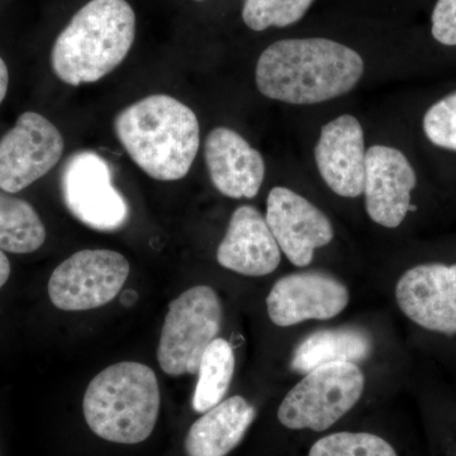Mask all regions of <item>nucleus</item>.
<instances>
[{"label":"nucleus","mask_w":456,"mask_h":456,"mask_svg":"<svg viewBox=\"0 0 456 456\" xmlns=\"http://www.w3.org/2000/svg\"><path fill=\"white\" fill-rule=\"evenodd\" d=\"M431 20L435 40L445 46H456V0H437Z\"/></svg>","instance_id":"nucleus-24"},{"label":"nucleus","mask_w":456,"mask_h":456,"mask_svg":"<svg viewBox=\"0 0 456 456\" xmlns=\"http://www.w3.org/2000/svg\"><path fill=\"white\" fill-rule=\"evenodd\" d=\"M404 316L439 334H456V264H421L407 270L395 285Z\"/></svg>","instance_id":"nucleus-11"},{"label":"nucleus","mask_w":456,"mask_h":456,"mask_svg":"<svg viewBox=\"0 0 456 456\" xmlns=\"http://www.w3.org/2000/svg\"><path fill=\"white\" fill-rule=\"evenodd\" d=\"M9 74L4 60L0 57V104L4 101L8 92Z\"/></svg>","instance_id":"nucleus-25"},{"label":"nucleus","mask_w":456,"mask_h":456,"mask_svg":"<svg viewBox=\"0 0 456 456\" xmlns=\"http://www.w3.org/2000/svg\"><path fill=\"white\" fill-rule=\"evenodd\" d=\"M61 132L36 112L20 114L0 140V191L18 193L56 167L64 152Z\"/></svg>","instance_id":"nucleus-9"},{"label":"nucleus","mask_w":456,"mask_h":456,"mask_svg":"<svg viewBox=\"0 0 456 456\" xmlns=\"http://www.w3.org/2000/svg\"><path fill=\"white\" fill-rule=\"evenodd\" d=\"M197 2H202V0H197Z\"/></svg>","instance_id":"nucleus-27"},{"label":"nucleus","mask_w":456,"mask_h":456,"mask_svg":"<svg viewBox=\"0 0 456 456\" xmlns=\"http://www.w3.org/2000/svg\"><path fill=\"white\" fill-rule=\"evenodd\" d=\"M46 241V228L31 204L0 191V250L29 254Z\"/></svg>","instance_id":"nucleus-19"},{"label":"nucleus","mask_w":456,"mask_h":456,"mask_svg":"<svg viewBox=\"0 0 456 456\" xmlns=\"http://www.w3.org/2000/svg\"><path fill=\"white\" fill-rule=\"evenodd\" d=\"M221 266L246 277H265L278 269L281 250L265 217L253 206L233 212L217 250Z\"/></svg>","instance_id":"nucleus-16"},{"label":"nucleus","mask_w":456,"mask_h":456,"mask_svg":"<svg viewBox=\"0 0 456 456\" xmlns=\"http://www.w3.org/2000/svg\"><path fill=\"white\" fill-rule=\"evenodd\" d=\"M130 275V263L112 250H83L60 264L49 281V296L62 311H89L112 302Z\"/></svg>","instance_id":"nucleus-8"},{"label":"nucleus","mask_w":456,"mask_h":456,"mask_svg":"<svg viewBox=\"0 0 456 456\" xmlns=\"http://www.w3.org/2000/svg\"><path fill=\"white\" fill-rule=\"evenodd\" d=\"M235 373V354L230 342L215 338L204 351L198 369L193 410L204 413L221 403Z\"/></svg>","instance_id":"nucleus-20"},{"label":"nucleus","mask_w":456,"mask_h":456,"mask_svg":"<svg viewBox=\"0 0 456 456\" xmlns=\"http://www.w3.org/2000/svg\"><path fill=\"white\" fill-rule=\"evenodd\" d=\"M256 411L241 395L222 401L204 412L189 428L184 441L187 456H227L244 439Z\"/></svg>","instance_id":"nucleus-17"},{"label":"nucleus","mask_w":456,"mask_h":456,"mask_svg":"<svg viewBox=\"0 0 456 456\" xmlns=\"http://www.w3.org/2000/svg\"><path fill=\"white\" fill-rule=\"evenodd\" d=\"M134 36L136 16L126 0H92L56 38L53 71L69 86L98 82L122 64Z\"/></svg>","instance_id":"nucleus-3"},{"label":"nucleus","mask_w":456,"mask_h":456,"mask_svg":"<svg viewBox=\"0 0 456 456\" xmlns=\"http://www.w3.org/2000/svg\"><path fill=\"white\" fill-rule=\"evenodd\" d=\"M62 198L77 220L93 230L113 232L127 224L130 207L113 185L112 169L94 151H77L61 171Z\"/></svg>","instance_id":"nucleus-7"},{"label":"nucleus","mask_w":456,"mask_h":456,"mask_svg":"<svg viewBox=\"0 0 456 456\" xmlns=\"http://www.w3.org/2000/svg\"><path fill=\"white\" fill-rule=\"evenodd\" d=\"M364 388V374L354 362L322 365L285 395L278 419L290 430L325 431L356 406Z\"/></svg>","instance_id":"nucleus-6"},{"label":"nucleus","mask_w":456,"mask_h":456,"mask_svg":"<svg viewBox=\"0 0 456 456\" xmlns=\"http://www.w3.org/2000/svg\"><path fill=\"white\" fill-rule=\"evenodd\" d=\"M365 156L364 131L355 117L344 114L323 126L314 158L321 176L338 196L362 194Z\"/></svg>","instance_id":"nucleus-14"},{"label":"nucleus","mask_w":456,"mask_h":456,"mask_svg":"<svg viewBox=\"0 0 456 456\" xmlns=\"http://www.w3.org/2000/svg\"><path fill=\"white\" fill-rule=\"evenodd\" d=\"M265 220L279 248L296 266L310 265L314 250L329 245L335 235L325 213L284 187L270 191Z\"/></svg>","instance_id":"nucleus-10"},{"label":"nucleus","mask_w":456,"mask_h":456,"mask_svg":"<svg viewBox=\"0 0 456 456\" xmlns=\"http://www.w3.org/2000/svg\"><path fill=\"white\" fill-rule=\"evenodd\" d=\"M114 131L134 164L160 182L184 178L200 150L196 113L170 95H150L125 108Z\"/></svg>","instance_id":"nucleus-2"},{"label":"nucleus","mask_w":456,"mask_h":456,"mask_svg":"<svg viewBox=\"0 0 456 456\" xmlns=\"http://www.w3.org/2000/svg\"><path fill=\"white\" fill-rule=\"evenodd\" d=\"M9 275H11V263H9L7 255L0 250V289L3 285L7 283Z\"/></svg>","instance_id":"nucleus-26"},{"label":"nucleus","mask_w":456,"mask_h":456,"mask_svg":"<svg viewBox=\"0 0 456 456\" xmlns=\"http://www.w3.org/2000/svg\"><path fill=\"white\" fill-rule=\"evenodd\" d=\"M224 308L208 285H197L169 305L158 346V362L171 377L198 374L204 351L220 334Z\"/></svg>","instance_id":"nucleus-5"},{"label":"nucleus","mask_w":456,"mask_h":456,"mask_svg":"<svg viewBox=\"0 0 456 456\" xmlns=\"http://www.w3.org/2000/svg\"><path fill=\"white\" fill-rule=\"evenodd\" d=\"M373 347L370 335L356 327L321 330L311 334L294 351L290 368L296 373L308 374L322 365L334 362H364Z\"/></svg>","instance_id":"nucleus-18"},{"label":"nucleus","mask_w":456,"mask_h":456,"mask_svg":"<svg viewBox=\"0 0 456 456\" xmlns=\"http://www.w3.org/2000/svg\"><path fill=\"white\" fill-rule=\"evenodd\" d=\"M424 131L434 145L456 151V92L428 108Z\"/></svg>","instance_id":"nucleus-23"},{"label":"nucleus","mask_w":456,"mask_h":456,"mask_svg":"<svg viewBox=\"0 0 456 456\" xmlns=\"http://www.w3.org/2000/svg\"><path fill=\"white\" fill-rule=\"evenodd\" d=\"M314 0H245L242 20L248 28L264 31L269 27H288L307 13Z\"/></svg>","instance_id":"nucleus-21"},{"label":"nucleus","mask_w":456,"mask_h":456,"mask_svg":"<svg viewBox=\"0 0 456 456\" xmlns=\"http://www.w3.org/2000/svg\"><path fill=\"white\" fill-rule=\"evenodd\" d=\"M364 74L356 51L327 38L270 45L256 65L257 89L273 101L316 104L349 93Z\"/></svg>","instance_id":"nucleus-1"},{"label":"nucleus","mask_w":456,"mask_h":456,"mask_svg":"<svg viewBox=\"0 0 456 456\" xmlns=\"http://www.w3.org/2000/svg\"><path fill=\"white\" fill-rule=\"evenodd\" d=\"M308 456H398L388 441L368 432H336L314 444Z\"/></svg>","instance_id":"nucleus-22"},{"label":"nucleus","mask_w":456,"mask_h":456,"mask_svg":"<svg viewBox=\"0 0 456 456\" xmlns=\"http://www.w3.org/2000/svg\"><path fill=\"white\" fill-rule=\"evenodd\" d=\"M349 299V290L338 279L322 273H296L274 284L266 308L274 325L290 327L308 320H331Z\"/></svg>","instance_id":"nucleus-12"},{"label":"nucleus","mask_w":456,"mask_h":456,"mask_svg":"<svg viewBox=\"0 0 456 456\" xmlns=\"http://www.w3.org/2000/svg\"><path fill=\"white\" fill-rule=\"evenodd\" d=\"M83 412L90 430L101 439L125 445L149 439L160 412L154 370L134 362L104 369L86 388Z\"/></svg>","instance_id":"nucleus-4"},{"label":"nucleus","mask_w":456,"mask_h":456,"mask_svg":"<svg viewBox=\"0 0 456 456\" xmlns=\"http://www.w3.org/2000/svg\"><path fill=\"white\" fill-rule=\"evenodd\" d=\"M204 158L213 185L233 200H253L265 179V163L257 150L236 131L217 127L204 143Z\"/></svg>","instance_id":"nucleus-15"},{"label":"nucleus","mask_w":456,"mask_h":456,"mask_svg":"<svg viewBox=\"0 0 456 456\" xmlns=\"http://www.w3.org/2000/svg\"><path fill=\"white\" fill-rule=\"evenodd\" d=\"M415 170L393 147L375 145L365 156L364 191L369 217L387 228H397L410 212Z\"/></svg>","instance_id":"nucleus-13"}]
</instances>
